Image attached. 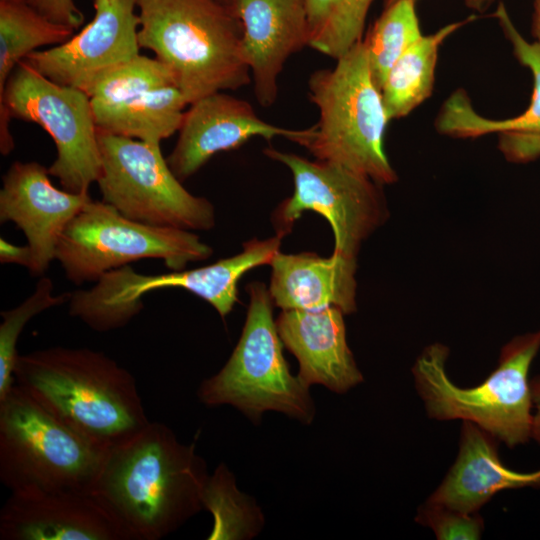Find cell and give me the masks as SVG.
Here are the masks:
<instances>
[{
    "mask_svg": "<svg viewBox=\"0 0 540 540\" xmlns=\"http://www.w3.org/2000/svg\"><path fill=\"white\" fill-rule=\"evenodd\" d=\"M103 201L125 217L152 226L210 230L213 205L188 192L164 159L160 144L98 130Z\"/></svg>",
    "mask_w": 540,
    "mask_h": 540,
    "instance_id": "obj_10",
    "label": "cell"
},
{
    "mask_svg": "<svg viewBox=\"0 0 540 540\" xmlns=\"http://www.w3.org/2000/svg\"><path fill=\"white\" fill-rule=\"evenodd\" d=\"M493 0H466L469 7L478 10H484L487 8Z\"/></svg>",
    "mask_w": 540,
    "mask_h": 540,
    "instance_id": "obj_35",
    "label": "cell"
},
{
    "mask_svg": "<svg viewBox=\"0 0 540 540\" xmlns=\"http://www.w3.org/2000/svg\"><path fill=\"white\" fill-rule=\"evenodd\" d=\"M140 48L175 76L188 104L251 81L242 55V25L221 0H137Z\"/></svg>",
    "mask_w": 540,
    "mask_h": 540,
    "instance_id": "obj_3",
    "label": "cell"
},
{
    "mask_svg": "<svg viewBox=\"0 0 540 540\" xmlns=\"http://www.w3.org/2000/svg\"><path fill=\"white\" fill-rule=\"evenodd\" d=\"M29 5L49 20L68 26L79 27L84 20L82 12L73 0H26Z\"/></svg>",
    "mask_w": 540,
    "mask_h": 540,
    "instance_id": "obj_31",
    "label": "cell"
},
{
    "mask_svg": "<svg viewBox=\"0 0 540 540\" xmlns=\"http://www.w3.org/2000/svg\"><path fill=\"white\" fill-rule=\"evenodd\" d=\"M395 1H397V0H384L385 7L392 4V3H394Z\"/></svg>",
    "mask_w": 540,
    "mask_h": 540,
    "instance_id": "obj_36",
    "label": "cell"
},
{
    "mask_svg": "<svg viewBox=\"0 0 540 540\" xmlns=\"http://www.w3.org/2000/svg\"><path fill=\"white\" fill-rule=\"evenodd\" d=\"M499 149L514 162H527L540 156V133L499 134Z\"/></svg>",
    "mask_w": 540,
    "mask_h": 540,
    "instance_id": "obj_30",
    "label": "cell"
},
{
    "mask_svg": "<svg viewBox=\"0 0 540 540\" xmlns=\"http://www.w3.org/2000/svg\"><path fill=\"white\" fill-rule=\"evenodd\" d=\"M242 25V55L257 101L270 107L278 96V78L287 59L308 46L306 0H233Z\"/></svg>",
    "mask_w": 540,
    "mask_h": 540,
    "instance_id": "obj_16",
    "label": "cell"
},
{
    "mask_svg": "<svg viewBox=\"0 0 540 540\" xmlns=\"http://www.w3.org/2000/svg\"><path fill=\"white\" fill-rule=\"evenodd\" d=\"M539 349L540 330L518 336L503 348L498 367L484 382L461 388L447 375V348L441 344L427 347L413 374L428 415L471 422L511 448L527 442L533 424L528 374Z\"/></svg>",
    "mask_w": 540,
    "mask_h": 540,
    "instance_id": "obj_5",
    "label": "cell"
},
{
    "mask_svg": "<svg viewBox=\"0 0 540 540\" xmlns=\"http://www.w3.org/2000/svg\"><path fill=\"white\" fill-rule=\"evenodd\" d=\"M499 24L521 64L533 75V93L527 109L516 117L489 119L478 114L464 90H456L443 104L436 120L440 133L454 137H478L490 133H540V42H528L516 29L504 6L495 12Z\"/></svg>",
    "mask_w": 540,
    "mask_h": 540,
    "instance_id": "obj_20",
    "label": "cell"
},
{
    "mask_svg": "<svg viewBox=\"0 0 540 540\" xmlns=\"http://www.w3.org/2000/svg\"><path fill=\"white\" fill-rule=\"evenodd\" d=\"M49 175L38 162L17 161L3 176L0 190V221H11L24 232L34 276L48 269L65 228L91 200L88 193L56 188Z\"/></svg>",
    "mask_w": 540,
    "mask_h": 540,
    "instance_id": "obj_14",
    "label": "cell"
},
{
    "mask_svg": "<svg viewBox=\"0 0 540 540\" xmlns=\"http://www.w3.org/2000/svg\"><path fill=\"white\" fill-rule=\"evenodd\" d=\"M264 153L289 168L294 192L276 210L279 230L287 233L305 211H315L330 223L334 253L355 258L362 241L382 222L383 199L370 178L326 161L266 148Z\"/></svg>",
    "mask_w": 540,
    "mask_h": 540,
    "instance_id": "obj_11",
    "label": "cell"
},
{
    "mask_svg": "<svg viewBox=\"0 0 540 540\" xmlns=\"http://www.w3.org/2000/svg\"><path fill=\"white\" fill-rule=\"evenodd\" d=\"M306 132L265 122L247 101L216 92L190 104L177 143L166 160L182 182L216 153L236 149L252 137L269 141L280 136L298 143Z\"/></svg>",
    "mask_w": 540,
    "mask_h": 540,
    "instance_id": "obj_15",
    "label": "cell"
},
{
    "mask_svg": "<svg viewBox=\"0 0 540 540\" xmlns=\"http://www.w3.org/2000/svg\"><path fill=\"white\" fill-rule=\"evenodd\" d=\"M13 375L51 415L102 449L149 422L133 375L103 352L56 346L19 354Z\"/></svg>",
    "mask_w": 540,
    "mask_h": 540,
    "instance_id": "obj_2",
    "label": "cell"
},
{
    "mask_svg": "<svg viewBox=\"0 0 540 540\" xmlns=\"http://www.w3.org/2000/svg\"><path fill=\"white\" fill-rule=\"evenodd\" d=\"M343 312L283 310L276 326L283 345L297 358L298 378L308 387L320 384L345 393L363 381L347 345Z\"/></svg>",
    "mask_w": 540,
    "mask_h": 540,
    "instance_id": "obj_17",
    "label": "cell"
},
{
    "mask_svg": "<svg viewBox=\"0 0 540 540\" xmlns=\"http://www.w3.org/2000/svg\"><path fill=\"white\" fill-rule=\"evenodd\" d=\"M211 254L190 230L143 224L104 201L90 200L62 233L55 259L67 279L80 285L140 259H161L170 270H183Z\"/></svg>",
    "mask_w": 540,
    "mask_h": 540,
    "instance_id": "obj_9",
    "label": "cell"
},
{
    "mask_svg": "<svg viewBox=\"0 0 540 540\" xmlns=\"http://www.w3.org/2000/svg\"><path fill=\"white\" fill-rule=\"evenodd\" d=\"M40 125L52 137L57 158L48 168L64 190L88 193L101 172L97 126L90 97L82 90L57 84L25 60L10 75L0 96V150L14 148L11 118Z\"/></svg>",
    "mask_w": 540,
    "mask_h": 540,
    "instance_id": "obj_8",
    "label": "cell"
},
{
    "mask_svg": "<svg viewBox=\"0 0 540 540\" xmlns=\"http://www.w3.org/2000/svg\"><path fill=\"white\" fill-rule=\"evenodd\" d=\"M1 263H15L28 268L30 263V250L26 246H17L5 239H0Z\"/></svg>",
    "mask_w": 540,
    "mask_h": 540,
    "instance_id": "obj_32",
    "label": "cell"
},
{
    "mask_svg": "<svg viewBox=\"0 0 540 540\" xmlns=\"http://www.w3.org/2000/svg\"><path fill=\"white\" fill-rule=\"evenodd\" d=\"M72 28L55 23L26 0L0 1V96L16 68L30 53L67 41Z\"/></svg>",
    "mask_w": 540,
    "mask_h": 540,
    "instance_id": "obj_23",
    "label": "cell"
},
{
    "mask_svg": "<svg viewBox=\"0 0 540 540\" xmlns=\"http://www.w3.org/2000/svg\"><path fill=\"white\" fill-rule=\"evenodd\" d=\"M53 282L42 277L34 292L18 306L1 311L0 324V400L15 383L14 367L18 357L17 341L25 325L39 313L68 301L69 293L53 295Z\"/></svg>",
    "mask_w": 540,
    "mask_h": 540,
    "instance_id": "obj_28",
    "label": "cell"
},
{
    "mask_svg": "<svg viewBox=\"0 0 540 540\" xmlns=\"http://www.w3.org/2000/svg\"><path fill=\"white\" fill-rule=\"evenodd\" d=\"M250 303L240 339L223 368L197 390L208 406L229 404L259 423L268 410L310 424L316 409L309 387L293 376L273 318V300L264 284L248 286Z\"/></svg>",
    "mask_w": 540,
    "mask_h": 540,
    "instance_id": "obj_6",
    "label": "cell"
},
{
    "mask_svg": "<svg viewBox=\"0 0 540 540\" xmlns=\"http://www.w3.org/2000/svg\"><path fill=\"white\" fill-rule=\"evenodd\" d=\"M532 404L535 407L532 424V437L540 444V376L530 381Z\"/></svg>",
    "mask_w": 540,
    "mask_h": 540,
    "instance_id": "obj_33",
    "label": "cell"
},
{
    "mask_svg": "<svg viewBox=\"0 0 540 540\" xmlns=\"http://www.w3.org/2000/svg\"><path fill=\"white\" fill-rule=\"evenodd\" d=\"M495 440L477 425L464 421L458 457L428 501L476 513L499 491L539 488L540 469L528 473L509 469L500 461Z\"/></svg>",
    "mask_w": 540,
    "mask_h": 540,
    "instance_id": "obj_19",
    "label": "cell"
},
{
    "mask_svg": "<svg viewBox=\"0 0 540 540\" xmlns=\"http://www.w3.org/2000/svg\"><path fill=\"white\" fill-rule=\"evenodd\" d=\"M221 1H223V2H225V3H227V4H229V5H231V3H232L233 0H221Z\"/></svg>",
    "mask_w": 540,
    "mask_h": 540,
    "instance_id": "obj_37",
    "label": "cell"
},
{
    "mask_svg": "<svg viewBox=\"0 0 540 540\" xmlns=\"http://www.w3.org/2000/svg\"><path fill=\"white\" fill-rule=\"evenodd\" d=\"M1 540H131L94 491L24 488L0 511Z\"/></svg>",
    "mask_w": 540,
    "mask_h": 540,
    "instance_id": "obj_13",
    "label": "cell"
},
{
    "mask_svg": "<svg viewBox=\"0 0 540 540\" xmlns=\"http://www.w3.org/2000/svg\"><path fill=\"white\" fill-rule=\"evenodd\" d=\"M416 521L430 527L439 540H476L484 529L477 512L464 513L429 501L419 510Z\"/></svg>",
    "mask_w": 540,
    "mask_h": 540,
    "instance_id": "obj_29",
    "label": "cell"
},
{
    "mask_svg": "<svg viewBox=\"0 0 540 540\" xmlns=\"http://www.w3.org/2000/svg\"><path fill=\"white\" fill-rule=\"evenodd\" d=\"M137 0H94L95 15L78 34L24 60L51 81L84 91L103 71L139 55Z\"/></svg>",
    "mask_w": 540,
    "mask_h": 540,
    "instance_id": "obj_12",
    "label": "cell"
},
{
    "mask_svg": "<svg viewBox=\"0 0 540 540\" xmlns=\"http://www.w3.org/2000/svg\"><path fill=\"white\" fill-rule=\"evenodd\" d=\"M474 18L473 15L448 24L433 34L423 35L393 64L381 89L389 121L407 116L430 97L441 44Z\"/></svg>",
    "mask_w": 540,
    "mask_h": 540,
    "instance_id": "obj_22",
    "label": "cell"
},
{
    "mask_svg": "<svg viewBox=\"0 0 540 540\" xmlns=\"http://www.w3.org/2000/svg\"><path fill=\"white\" fill-rule=\"evenodd\" d=\"M208 477L195 443L149 421L107 449L93 491L131 540H159L203 509Z\"/></svg>",
    "mask_w": 540,
    "mask_h": 540,
    "instance_id": "obj_1",
    "label": "cell"
},
{
    "mask_svg": "<svg viewBox=\"0 0 540 540\" xmlns=\"http://www.w3.org/2000/svg\"><path fill=\"white\" fill-rule=\"evenodd\" d=\"M308 94L319 110V120L298 144L317 160L342 166L377 184L396 181L384 149L389 119L363 40L336 59L333 69L313 72Z\"/></svg>",
    "mask_w": 540,
    "mask_h": 540,
    "instance_id": "obj_4",
    "label": "cell"
},
{
    "mask_svg": "<svg viewBox=\"0 0 540 540\" xmlns=\"http://www.w3.org/2000/svg\"><path fill=\"white\" fill-rule=\"evenodd\" d=\"M268 288L273 303L282 310L317 311L336 307L344 314L356 309L355 258L334 253L283 254L270 263Z\"/></svg>",
    "mask_w": 540,
    "mask_h": 540,
    "instance_id": "obj_18",
    "label": "cell"
},
{
    "mask_svg": "<svg viewBox=\"0 0 540 540\" xmlns=\"http://www.w3.org/2000/svg\"><path fill=\"white\" fill-rule=\"evenodd\" d=\"M106 451L51 415L16 383L0 400V481L10 491H93Z\"/></svg>",
    "mask_w": 540,
    "mask_h": 540,
    "instance_id": "obj_7",
    "label": "cell"
},
{
    "mask_svg": "<svg viewBox=\"0 0 540 540\" xmlns=\"http://www.w3.org/2000/svg\"><path fill=\"white\" fill-rule=\"evenodd\" d=\"M373 0H306L309 43L335 60L362 40Z\"/></svg>",
    "mask_w": 540,
    "mask_h": 540,
    "instance_id": "obj_25",
    "label": "cell"
},
{
    "mask_svg": "<svg viewBox=\"0 0 540 540\" xmlns=\"http://www.w3.org/2000/svg\"><path fill=\"white\" fill-rule=\"evenodd\" d=\"M175 85L171 69L155 58L137 55L103 71L90 85L93 113L108 110L146 91Z\"/></svg>",
    "mask_w": 540,
    "mask_h": 540,
    "instance_id": "obj_27",
    "label": "cell"
},
{
    "mask_svg": "<svg viewBox=\"0 0 540 540\" xmlns=\"http://www.w3.org/2000/svg\"><path fill=\"white\" fill-rule=\"evenodd\" d=\"M189 105L175 85L146 91L94 114L97 129L106 133L160 144L179 131Z\"/></svg>",
    "mask_w": 540,
    "mask_h": 540,
    "instance_id": "obj_21",
    "label": "cell"
},
{
    "mask_svg": "<svg viewBox=\"0 0 540 540\" xmlns=\"http://www.w3.org/2000/svg\"><path fill=\"white\" fill-rule=\"evenodd\" d=\"M202 504L213 516L209 540L250 539L262 529L264 518L260 508L237 489L233 474L223 463L208 477Z\"/></svg>",
    "mask_w": 540,
    "mask_h": 540,
    "instance_id": "obj_24",
    "label": "cell"
},
{
    "mask_svg": "<svg viewBox=\"0 0 540 540\" xmlns=\"http://www.w3.org/2000/svg\"><path fill=\"white\" fill-rule=\"evenodd\" d=\"M532 33L540 42V0H534V13L532 22Z\"/></svg>",
    "mask_w": 540,
    "mask_h": 540,
    "instance_id": "obj_34",
    "label": "cell"
},
{
    "mask_svg": "<svg viewBox=\"0 0 540 540\" xmlns=\"http://www.w3.org/2000/svg\"><path fill=\"white\" fill-rule=\"evenodd\" d=\"M422 36L415 0H397L385 7L363 40L372 79L380 91L393 64Z\"/></svg>",
    "mask_w": 540,
    "mask_h": 540,
    "instance_id": "obj_26",
    "label": "cell"
}]
</instances>
